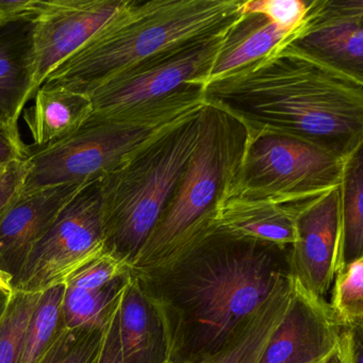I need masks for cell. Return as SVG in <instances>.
I'll list each match as a JSON object with an SVG mask.
<instances>
[{"mask_svg":"<svg viewBox=\"0 0 363 363\" xmlns=\"http://www.w3.org/2000/svg\"><path fill=\"white\" fill-rule=\"evenodd\" d=\"M291 247L210 224L152 267L130 271L160 316L167 362L213 358L289 281Z\"/></svg>","mask_w":363,"mask_h":363,"instance_id":"6da1fadb","label":"cell"},{"mask_svg":"<svg viewBox=\"0 0 363 363\" xmlns=\"http://www.w3.org/2000/svg\"><path fill=\"white\" fill-rule=\"evenodd\" d=\"M203 101L248 130L298 138L346 159L363 145V79L286 42L261 58L211 78Z\"/></svg>","mask_w":363,"mask_h":363,"instance_id":"7a4b0ae2","label":"cell"},{"mask_svg":"<svg viewBox=\"0 0 363 363\" xmlns=\"http://www.w3.org/2000/svg\"><path fill=\"white\" fill-rule=\"evenodd\" d=\"M239 0H126L121 11L41 86L88 95L135 63L186 42L226 33Z\"/></svg>","mask_w":363,"mask_h":363,"instance_id":"3957f363","label":"cell"},{"mask_svg":"<svg viewBox=\"0 0 363 363\" xmlns=\"http://www.w3.org/2000/svg\"><path fill=\"white\" fill-rule=\"evenodd\" d=\"M203 107L161 129L101 178L105 250L129 267L160 220L196 147Z\"/></svg>","mask_w":363,"mask_h":363,"instance_id":"277c9868","label":"cell"},{"mask_svg":"<svg viewBox=\"0 0 363 363\" xmlns=\"http://www.w3.org/2000/svg\"><path fill=\"white\" fill-rule=\"evenodd\" d=\"M246 140L247 128L241 121L205 103L196 147L130 271L152 267L193 233L211 224L241 162Z\"/></svg>","mask_w":363,"mask_h":363,"instance_id":"5b68a950","label":"cell"},{"mask_svg":"<svg viewBox=\"0 0 363 363\" xmlns=\"http://www.w3.org/2000/svg\"><path fill=\"white\" fill-rule=\"evenodd\" d=\"M226 33L180 44L116 74L91 93L92 114L171 120L205 105L203 86Z\"/></svg>","mask_w":363,"mask_h":363,"instance_id":"8992f818","label":"cell"},{"mask_svg":"<svg viewBox=\"0 0 363 363\" xmlns=\"http://www.w3.org/2000/svg\"><path fill=\"white\" fill-rule=\"evenodd\" d=\"M345 161L298 138L247 129L241 162L223 199H316L341 186Z\"/></svg>","mask_w":363,"mask_h":363,"instance_id":"52a82bcc","label":"cell"},{"mask_svg":"<svg viewBox=\"0 0 363 363\" xmlns=\"http://www.w3.org/2000/svg\"><path fill=\"white\" fill-rule=\"evenodd\" d=\"M178 118L131 120L91 114L67 139L45 150H28L20 194L105 177L133 150Z\"/></svg>","mask_w":363,"mask_h":363,"instance_id":"ba28073f","label":"cell"},{"mask_svg":"<svg viewBox=\"0 0 363 363\" xmlns=\"http://www.w3.org/2000/svg\"><path fill=\"white\" fill-rule=\"evenodd\" d=\"M106 252L101 178L86 182L67 201L12 281L25 293H43Z\"/></svg>","mask_w":363,"mask_h":363,"instance_id":"9c48e42d","label":"cell"},{"mask_svg":"<svg viewBox=\"0 0 363 363\" xmlns=\"http://www.w3.org/2000/svg\"><path fill=\"white\" fill-rule=\"evenodd\" d=\"M340 186L301 210L295 222L296 237L290 252L291 281L325 301L335 274L343 269Z\"/></svg>","mask_w":363,"mask_h":363,"instance_id":"30bf717a","label":"cell"},{"mask_svg":"<svg viewBox=\"0 0 363 363\" xmlns=\"http://www.w3.org/2000/svg\"><path fill=\"white\" fill-rule=\"evenodd\" d=\"M126 0H42L35 18V91L124 7Z\"/></svg>","mask_w":363,"mask_h":363,"instance_id":"8fae6325","label":"cell"},{"mask_svg":"<svg viewBox=\"0 0 363 363\" xmlns=\"http://www.w3.org/2000/svg\"><path fill=\"white\" fill-rule=\"evenodd\" d=\"M288 43L363 79V0H310L303 22Z\"/></svg>","mask_w":363,"mask_h":363,"instance_id":"7c38bea8","label":"cell"},{"mask_svg":"<svg viewBox=\"0 0 363 363\" xmlns=\"http://www.w3.org/2000/svg\"><path fill=\"white\" fill-rule=\"evenodd\" d=\"M291 284L288 311L259 363L330 362L337 354L341 328L329 303Z\"/></svg>","mask_w":363,"mask_h":363,"instance_id":"4fadbf2b","label":"cell"},{"mask_svg":"<svg viewBox=\"0 0 363 363\" xmlns=\"http://www.w3.org/2000/svg\"><path fill=\"white\" fill-rule=\"evenodd\" d=\"M84 184H63L18 194L0 213V271L8 274L12 281L33 246Z\"/></svg>","mask_w":363,"mask_h":363,"instance_id":"5bb4252c","label":"cell"},{"mask_svg":"<svg viewBox=\"0 0 363 363\" xmlns=\"http://www.w3.org/2000/svg\"><path fill=\"white\" fill-rule=\"evenodd\" d=\"M35 18H0V124L13 130L35 93Z\"/></svg>","mask_w":363,"mask_h":363,"instance_id":"9a60e30c","label":"cell"},{"mask_svg":"<svg viewBox=\"0 0 363 363\" xmlns=\"http://www.w3.org/2000/svg\"><path fill=\"white\" fill-rule=\"evenodd\" d=\"M316 199L280 201L225 197L216 208L211 225L230 235L292 246L297 216Z\"/></svg>","mask_w":363,"mask_h":363,"instance_id":"2e32d148","label":"cell"},{"mask_svg":"<svg viewBox=\"0 0 363 363\" xmlns=\"http://www.w3.org/2000/svg\"><path fill=\"white\" fill-rule=\"evenodd\" d=\"M120 340L123 363L167 362L160 316L131 275L121 301Z\"/></svg>","mask_w":363,"mask_h":363,"instance_id":"e0dca14e","label":"cell"},{"mask_svg":"<svg viewBox=\"0 0 363 363\" xmlns=\"http://www.w3.org/2000/svg\"><path fill=\"white\" fill-rule=\"evenodd\" d=\"M25 122L33 140L30 152L45 150L77 131L92 114L88 95L40 86Z\"/></svg>","mask_w":363,"mask_h":363,"instance_id":"ac0fdd59","label":"cell"},{"mask_svg":"<svg viewBox=\"0 0 363 363\" xmlns=\"http://www.w3.org/2000/svg\"><path fill=\"white\" fill-rule=\"evenodd\" d=\"M293 33L259 13H244L228 29L209 79L244 67L289 42Z\"/></svg>","mask_w":363,"mask_h":363,"instance_id":"d6986e66","label":"cell"},{"mask_svg":"<svg viewBox=\"0 0 363 363\" xmlns=\"http://www.w3.org/2000/svg\"><path fill=\"white\" fill-rule=\"evenodd\" d=\"M292 297V284L280 286L250 318L247 324L206 363H259L284 320Z\"/></svg>","mask_w":363,"mask_h":363,"instance_id":"ffe728a7","label":"cell"},{"mask_svg":"<svg viewBox=\"0 0 363 363\" xmlns=\"http://www.w3.org/2000/svg\"><path fill=\"white\" fill-rule=\"evenodd\" d=\"M130 271L105 286L84 289L65 286L62 314L69 329H105L118 309Z\"/></svg>","mask_w":363,"mask_h":363,"instance_id":"44dd1931","label":"cell"},{"mask_svg":"<svg viewBox=\"0 0 363 363\" xmlns=\"http://www.w3.org/2000/svg\"><path fill=\"white\" fill-rule=\"evenodd\" d=\"M341 263L363 257V145L345 161L341 186Z\"/></svg>","mask_w":363,"mask_h":363,"instance_id":"7402d4cb","label":"cell"},{"mask_svg":"<svg viewBox=\"0 0 363 363\" xmlns=\"http://www.w3.org/2000/svg\"><path fill=\"white\" fill-rule=\"evenodd\" d=\"M65 286L42 293L23 341L20 363H38L50 344L65 328L62 303Z\"/></svg>","mask_w":363,"mask_h":363,"instance_id":"603a6c76","label":"cell"},{"mask_svg":"<svg viewBox=\"0 0 363 363\" xmlns=\"http://www.w3.org/2000/svg\"><path fill=\"white\" fill-rule=\"evenodd\" d=\"M41 295L0 291V363H20L25 333Z\"/></svg>","mask_w":363,"mask_h":363,"instance_id":"cb8c5ba5","label":"cell"},{"mask_svg":"<svg viewBox=\"0 0 363 363\" xmlns=\"http://www.w3.org/2000/svg\"><path fill=\"white\" fill-rule=\"evenodd\" d=\"M328 303L340 328L363 326V257L335 274Z\"/></svg>","mask_w":363,"mask_h":363,"instance_id":"d4e9b609","label":"cell"},{"mask_svg":"<svg viewBox=\"0 0 363 363\" xmlns=\"http://www.w3.org/2000/svg\"><path fill=\"white\" fill-rule=\"evenodd\" d=\"M105 329L65 327L38 363H96Z\"/></svg>","mask_w":363,"mask_h":363,"instance_id":"484cf974","label":"cell"},{"mask_svg":"<svg viewBox=\"0 0 363 363\" xmlns=\"http://www.w3.org/2000/svg\"><path fill=\"white\" fill-rule=\"evenodd\" d=\"M310 1L305 0H248L240 13H259L284 30L294 33L305 18Z\"/></svg>","mask_w":363,"mask_h":363,"instance_id":"4316f807","label":"cell"},{"mask_svg":"<svg viewBox=\"0 0 363 363\" xmlns=\"http://www.w3.org/2000/svg\"><path fill=\"white\" fill-rule=\"evenodd\" d=\"M130 267L124 261L104 252L99 258L76 272L65 286L75 288H97L105 286L120 276L129 273Z\"/></svg>","mask_w":363,"mask_h":363,"instance_id":"83f0119b","label":"cell"},{"mask_svg":"<svg viewBox=\"0 0 363 363\" xmlns=\"http://www.w3.org/2000/svg\"><path fill=\"white\" fill-rule=\"evenodd\" d=\"M25 174V159L14 161L0 171V213L20 194Z\"/></svg>","mask_w":363,"mask_h":363,"instance_id":"f1b7e54d","label":"cell"},{"mask_svg":"<svg viewBox=\"0 0 363 363\" xmlns=\"http://www.w3.org/2000/svg\"><path fill=\"white\" fill-rule=\"evenodd\" d=\"M96 363H123L120 340V307L104 331L103 342Z\"/></svg>","mask_w":363,"mask_h":363,"instance_id":"f546056e","label":"cell"},{"mask_svg":"<svg viewBox=\"0 0 363 363\" xmlns=\"http://www.w3.org/2000/svg\"><path fill=\"white\" fill-rule=\"evenodd\" d=\"M28 148L21 139L20 131L0 124V167L26 158Z\"/></svg>","mask_w":363,"mask_h":363,"instance_id":"4dcf8cb0","label":"cell"},{"mask_svg":"<svg viewBox=\"0 0 363 363\" xmlns=\"http://www.w3.org/2000/svg\"><path fill=\"white\" fill-rule=\"evenodd\" d=\"M41 6L42 0H1L0 18L38 16Z\"/></svg>","mask_w":363,"mask_h":363,"instance_id":"1f68e13d","label":"cell"},{"mask_svg":"<svg viewBox=\"0 0 363 363\" xmlns=\"http://www.w3.org/2000/svg\"><path fill=\"white\" fill-rule=\"evenodd\" d=\"M0 291L6 293H11L13 291L12 278L3 271H0Z\"/></svg>","mask_w":363,"mask_h":363,"instance_id":"d6a6232c","label":"cell"},{"mask_svg":"<svg viewBox=\"0 0 363 363\" xmlns=\"http://www.w3.org/2000/svg\"><path fill=\"white\" fill-rule=\"evenodd\" d=\"M1 169H3V167H0V171H1Z\"/></svg>","mask_w":363,"mask_h":363,"instance_id":"836d02e7","label":"cell"},{"mask_svg":"<svg viewBox=\"0 0 363 363\" xmlns=\"http://www.w3.org/2000/svg\"><path fill=\"white\" fill-rule=\"evenodd\" d=\"M333 360H331V361H333ZM331 361H330V362H328V363H331Z\"/></svg>","mask_w":363,"mask_h":363,"instance_id":"e575fe53","label":"cell"},{"mask_svg":"<svg viewBox=\"0 0 363 363\" xmlns=\"http://www.w3.org/2000/svg\"><path fill=\"white\" fill-rule=\"evenodd\" d=\"M165 363H169V362H165Z\"/></svg>","mask_w":363,"mask_h":363,"instance_id":"d590c367","label":"cell"}]
</instances>
